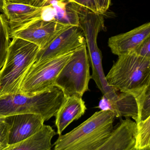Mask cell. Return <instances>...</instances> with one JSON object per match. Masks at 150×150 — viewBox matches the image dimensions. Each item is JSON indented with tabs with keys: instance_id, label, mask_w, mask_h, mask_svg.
Returning a JSON list of instances; mask_svg holds the SVG:
<instances>
[{
	"instance_id": "cell-1",
	"label": "cell",
	"mask_w": 150,
	"mask_h": 150,
	"mask_svg": "<svg viewBox=\"0 0 150 150\" xmlns=\"http://www.w3.org/2000/svg\"><path fill=\"white\" fill-rule=\"evenodd\" d=\"M115 118L109 110L96 112L70 132L59 136L53 150H97L112 134Z\"/></svg>"
},
{
	"instance_id": "cell-2",
	"label": "cell",
	"mask_w": 150,
	"mask_h": 150,
	"mask_svg": "<svg viewBox=\"0 0 150 150\" xmlns=\"http://www.w3.org/2000/svg\"><path fill=\"white\" fill-rule=\"evenodd\" d=\"M65 99L63 92L53 86L32 95L22 93L0 96V117L23 114L41 115L45 121L55 116Z\"/></svg>"
},
{
	"instance_id": "cell-3",
	"label": "cell",
	"mask_w": 150,
	"mask_h": 150,
	"mask_svg": "<svg viewBox=\"0 0 150 150\" xmlns=\"http://www.w3.org/2000/svg\"><path fill=\"white\" fill-rule=\"evenodd\" d=\"M118 57L105 76L107 84L116 92L136 98L150 85V58L133 53Z\"/></svg>"
},
{
	"instance_id": "cell-4",
	"label": "cell",
	"mask_w": 150,
	"mask_h": 150,
	"mask_svg": "<svg viewBox=\"0 0 150 150\" xmlns=\"http://www.w3.org/2000/svg\"><path fill=\"white\" fill-rule=\"evenodd\" d=\"M39 48L26 40L12 38L0 70V96L20 93L22 82L35 63Z\"/></svg>"
},
{
	"instance_id": "cell-5",
	"label": "cell",
	"mask_w": 150,
	"mask_h": 150,
	"mask_svg": "<svg viewBox=\"0 0 150 150\" xmlns=\"http://www.w3.org/2000/svg\"><path fill=\"white\" fill-rule=\"evenodd\" d=\"M79 27L82 31L86 41L90 65L92 69V79L103 93L104 97L111 100L117 94L107 84L102 66L101 51L97 45L98 33L105 28L104 18L101 14L79 6Z\"/></svg>"
},
{
	"instance_id": "cell-6",
	"label": "cell",
	"mask_w": 150,
	"mask_h": 150,
	"mask_svg": "<svg viewBox=\"0 0 150 150\" xmlns=\"http://www.w3.org/2000/svg\"><path fill=\"white\" fill-rule=\"evenodd\" d=\"M91 79L90 61L85 45L73 52L58 75L54 86L60 88L65 97L82 98L89 90Z\"/></svg>"
},
{
	"instance_id": "cell-7",
	"label": "cell",
	"mask_w": 150,
	"mask_h": 150,
	"mask_svg": "<svg viewBox=\"0 0 150 150\" xmlns=\"http://www.w3.org/2000/svg\"><path fill=\"white\" fill-rule=\"evenodd\" d=\"M74 52L49 60L34 63L22 82L20 93L34 95L54 86L58 75Z\"/></svg>"
},
{
	"instance_id": "cell-8",
	"label": "cell",
	"mask_w": 150,
	"mask_h": 150,
	"mask_svg": "<svg viewBox=\"0 0 150 150\" xmlns=\"http://www.w3.org/2000/svg\"><path fill=\"white\" fill-rule=\"evenodd\" d=\"M70 26L55 20H47L41 18L10 30V38L26 40L42 49Z\"/></svg>"
},
{
	"instance_id": "cell-9",
	"label": "cell",
	"mask_w": 150,
	"mask_h": 150,
	"mask_svg": "<svg viewBox=\"0 0 150 150\" xmlns=\"http://www.w3.org/2000/svg\"><path fill=\"white\" fill-rule=\"evenodd\" d=\"M86 45L83 33L79 27L70 26L45 48L39 49L35 63L49 60L71 52Z\"/></svg>"
},
{
	"instance_id": "cell-10",
	"label": "cell",
	"mask_w": 150,
	"mask_h": 150,
	"mask_svg": "<svg viewBox=\"0 0 150 150\" xmlns=\"http://www.w3.org/2000/svg\"><path fill=\"white\" fill-rule=\"evenodd\" d=\"M9 126V145L27 139L38 132L44 126L45 120L41 115L23 114L5 117Z\"/></svg>"
},
{
	"instance_id": "cell-11",
	"label": "cell",
	"mask_w": 150,
	"mask_h": 150,
	"mask_svg": "<svg viewBox=\"0 0 150 150\" xmlns=\"http://www.w3.org/2000/svg\"><path fill=\"white\" fill-rule=\"evenodd\" d=\"M150 37V23H146L127 32L109 38L108 46L113 54L121 56L132 52Z\"/></svg>"
},
{
	"instance_id": "cell-12",
	"label": "cell",
	"mask_w": 150,
	"mask_h": 150,
	"mask_svg": "<svg viewBox=\"0 0 150 150\" xmlns=\"http://www.w3.org/2000/svg\"><path fill=\"white\" fill-rule=\"evenodd\" d=\"M45 9L46 6L37 7L4 0L3 14L7 19L10 30H11L35 19L41 18H44Z\"/></svg>"
},
{
	"instance_id": "cell-13",
	"label": "cell",
	"mask_w": 150,
	"mask_h": 150,
	"mask_svg": "<svg viewBox=\"0 0 150 150\" xmlns=\"http://www.w3.org/2000/svg\"><path fill=\"white\" fill-rule=\"evenodd\" d=\"M137 125L130 118L121 121L106 142L97 150H134Z\"/></svg>"
},
{
	"instance_id": "cell-14",
	"label": "cell",
	"mask_w": 150,
	"mask_h": 150,
	"mask_svg": "<svg viewBox=\"0 0 150 150\" xmlns=\"http://www.w3.org/2000/svg\"><path fill=\"white\" fill-rule=\"evenodd\" d=\"M98 107L101 110L111 111L117 118H131L136 123L139 121L137 100L132 94L120 92L111 100L103 96Z\"/></svg>"
},
{
	"instance_id": "cell-15",
	"label": "cell",
	"mask_w": 150,
	"mask_h": 150,
	"mask_svg": "<svg viewBox=\"0 0 150 150\" xmlns=\"http://www.w3.org/2000/svg\"><path fill=\"white\" fill-rule=\"evenodd\" d=\"M86 108L81 97H65L64 101L55 115V125L57 134H62L65 129L74 121L84 115Z\"/></svg>"
},
{
	"instance_id": "cell-16",
	"label": "cell",
	"mask_w": 150,
	"mask_h": 150,
	"mask_svg": "<svg viewBox=\"0 0 150 150\" xmlns=\"http://www.w3.org/2000/svg\"><path fill=\"white\" fill-rule=\"evenodd\" d=\"M49 20H55L70 26L79 27V6L68 0H53L47 5Z\"/></svg>"
},
{
	"instance_id": "cell-17",
	"label": "cell",
	"mask_w": 150,
	"mask_h": 150,
	"mask_svg": "<svg viewBox=\"0 0 150 150\" xmlns=\"http://www.w3.org/2000/svg\"><path fill=\"white\" fill-rule=\"evenodd\" d=\"M56 134L52 127L44 124L35 134L22 142L10 145L4 150H53L52 139Z\"/></svg>"
},
{
	"instance_id": "cell-18",
	"label": "cell",
	"mask_w": 150,
	"mask_h": 150,
	"mask_svg": "<svg viewBox=\"0 0 150 150\" xmlns=\"http://www.w3.org/2000/svg\"><path fill=\"white\" fill-rule=\"evenodd\" d=\"M10 28L6 17L0 14V70L5 62L10 43Z\"/></svg>"
},
{
	"instance_id": "cell-19",
	"label": "cell",
	"mask_w": 150,
	"mask_h": 150,
	"mask_svg": "<svg viewBox=\"0 0 150 150\" xmlns=\"http://www.w3.org/2000/svg\"><path fill=\"white\" fill-rule=\"evenodd\" d=\"M135 149L150 148V117L136 123Z\"/></svg>"
},
{
	"instance_id": "cell-20",
	"label": "cell",
	"mask_w": 150,
	"mask_h": 150,
	"mask_svg": "<svg viewBox=\"0 0 150 150\" xmlns=\"http://www.w3.org/2000/svg\"><path fill=\"white\" fill-rule=\"evenodd\" d=\"M136 99L138 105L139 122L150 117V85L136 97Z\"/></svg>"
},
{
	"instance_id": "cell-21",
	"label": "cell",
	"mask_w": 150,
	"mask_h": 150,
	"mask_svg": "<svg viewBox=\"0 0 150 150\" xmlns=\"http://www.w3.org/2000/svg\"><path fill=\"white\" fill-rule=\"evenodd\" d=\"M9 126L4 120L0 122V150H4L9 146Z\"/></svg>"
},
{
	"instance_id": "cell-22",
	"label": "cell",
	"mask_w": 150,
	"mask_h": 150,
	"mask_svg": "<svg viewBox=\"0 0 150 150\" xmlns=\"http://www.w3.org/2000/svg\"><path fill=\"white\" fill-rule=\"evenodd\" d=\"M131 53L141 57L150 58V37L142 42Z\"/></svg>"
},
{
	"instance_id": "cell-23",
	"label": "cell",
	"mask_w": 150,
	"mask_h": 150,
	"mask_svg": "<svg viewBox=\"0 0 150 150\" xmlns=\"http://www.w3.org/2000/svg\"><path fill=\"white\" fill-rule=\"evenodd\" d=\"M68 1L75 4L80 7L86 8L94 13L100 14L98 8L96 0H68Z\"/></svg>"
},
{
	"instance_id": "cell-24",
	"label": "cell",
	"mask_w": 150,
	"mask_h": 150,
	"mask_svg": "<svg viewBox=\"0 0 150 150\" xmlns=\"http://www.w3.org/2000/svg\"><path fill=\"white\" fill-rule=\"evenodd\" d=\"M99 11L102 14L106 12L111 3V0H96Z\"/></svg>"
},
{
	"instance_id": "cell-25",
	"label": "cell",
	"mask_w": 150,
	"mask_h": 150,
	"mask_svg": "<svg viewBox=\"0 0 150 150\" xmlns=\"http://www.w3.org/2000/svg\"><path fill=\"white\" fill-rule=\"evenodd\" d=\"M11 2L16 3L23 4H28L34 6L35 0H6Z\"/></svg>"
},
{
	"instance_id": "cell-26",
	"label": "cell",
	"mask_w": 150,
	"mask_h": 150,
	"mask_svg": "<svg viewBox=\"0 0 150 150\" xmlns=\"http://www.w3.org/2000/svg\"><path fill=\"white\" fill-rule=\"evenodd\" d=\"M53 0H35L34 6L37 7H43L46 6Z\"/></svg>"
},
{
	"instance_id": "cell-27",
	"label": "cell",
	"mask_w": 150,
	"mask_h": 150,
	"mask_svg": "<svg viewBox=\"0 0 150 150\" xmlns=\"http://www.w3.org/2000/svg\"><path fill=\"white\" fill-rule=\"evenodd\" d=\"M4 0H0V12L3 14V6Z\"/></svg>"
},
{
	"instance_id": "cell-28",
	"label": "cell",
	"mask_w": 150,
	"mask_h": 150,
	"mask_svg": "<svg viewBox=\"0 0 150 150\" xmlns=\"http://www.w3.org/2000/svg\"><path fill=\"white\" fill-rule=\"evenodd\" d=\"M134 150H150V148H146V149H135Z\"/></svg>"
}]
</instances>
